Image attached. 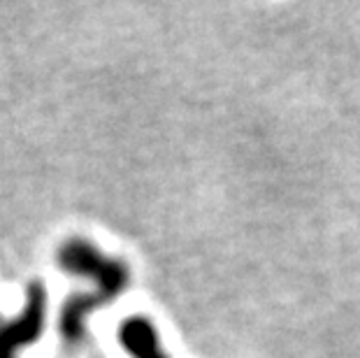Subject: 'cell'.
I'll list each match as a JSON object with an SVG mask.
<instances>
[{"mask_svg":"<svg viewBox=\"0 0 360 358\" xmlns=\"http://www.w3.org/2000/svg\"><path fill=\"white\" fill-rule=\"evenodd\" d=\"M60 268L75 275L91 277L98 284V288L114 300L117 295L128 286V268L119 258H107L96 247H91L84 240L65 242L58 251Z\"/></svg>","mask_w":360,"mask_h":358,"instance_id":"1","label":"cell"},{"mask_svg":"<svg viewBox=\"0 0 360 358\" xmlns=\"http://www.w3.org/2000/svg\"><path fill=\"white\" fill-rule=\"evenodd\" d=\"M44 326V288L33 284L28 288L26 309L19 319H14L10 326L0 331V358H12L17 349L30 345L40 338Z\"/></svg>","mask_w":360,"mask_h":358,"instance_id":"2","label":"cell"},{"mask_svg":"<svg viewBox=\"0 0 360 358\" xmlns=\"http://www.w3.org/2000/svg\"><path fill=\"white\" fill-rule=\"evenodd\" d=\"M119 342L133 358H167L163 347H160L154 324L144 317H130L128 321L121 324Z\"/></svg>","mask_w":360,"mask_h":358,"instance_id":"3","label":"cell"}]
</instances>
